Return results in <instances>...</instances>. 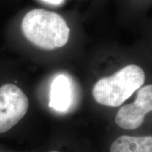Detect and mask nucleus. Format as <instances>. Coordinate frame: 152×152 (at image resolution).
I'll use <instances>...</instances> for the list:
<instances>
[{
    "mask_svg": "<svg viewBox=\"0 0 152 152\" xmlns=\"http://www.w3.org/2000/svg\"><path fill=\"white\" fill-rule=\"evenodd\" d=\"M21 31L30 42L39 48L52 50L68 42L70 28L60 15L44 9H33L22 19Z\"/></svg>",
    "mask_w": 152,
    "mask_h": 152,
    "instance_id": "obj_1",
    "label": "nucleus"
},
{
    "mask_svg": "<svg viewBox=\"0 0 152 152\" xmlns=\"http://www.w3.org/2000/svg\"><path fill=\"white\" fill-rule=\"evenodd\" d=\"M145 81V74L140 66L131 64L113 75L100 79L92 89V95L102 105L118 107L139 90Z\"/></svg>",
    "mask_w": 152,
    "mask_h": 152,
    "instance_id": "obj_2",
    "label": "nucleus"
},
{
    "mask_svg": "<svg viewBox=\"0 0 152 152\" xmlns=\"http://www.w3.org/2000/svg\"><path fill=\"white\" fill-rule=\"evenodd\" d=\"M29 107V99L17 81L0 85V135L7 134L18 125Z\"/></svg>",
    "mask_w": 152,
    "mask_h": 152,
    "instance_id": "obj_3",
    "label": "nucleus"
},
{
    "mask_svg": "<svg viewBox=\"0 0 152 152\" xmlns=\"http://www.w3.org/2000/svg\"><path fill=\"white\" fill-rule=\"evenodd\" d=\"M152 110V85L140 88L136 99L132 104L123 106L115 118V124L125 130H134L144 123L145 115Z\"/></svg>",
    "mask_w": 152,
    "mask_h": 152,
    "instance_id": "obj_4",
    "label": "nucleus"
},
{
    "mask_svg": "<svg viewBox=\"0 0 152 152\" xmlns=\"http://www.w3.org/2000/svg\"><path fill=\"white\" fill-rule=\"evenodd\" d=\"M72 90L69 80L64 75L55 77L51 87L49 107L58 111H66L71 104Z\"/></svg>",
    "mask_w": 152,
    "mask_h": 152,
    "instance_id": "obj_5",
    "label": "nucleus"
},
{
    "mask_svg": "<svg viewBox=\"0 0 152 152\" xmlns=\"http://www.w3.org/2000/svg\"><path fill=\"white\" fill-rule=\"evenodd\" d=\"M110 152H152V137L123 135L112 143Z\"/></svg>",
    "mask_w": 152,
    "mask_h": 152,
    "instance_id": "obj_6",
    "label": "nucleus"
},
{
    "mask_svg": "<svg viewBox=\"0 0 152 152\" xmlns=\"http://www.w3.org/2000/svg\"><path fill=\"white\" fill-rule=\"evenodd\" d=\"M45 2L52 4H59L64 0H43Z\"/></svg>",
    "mask_w": 152,
    "mask_h": 152,
    "instance_id": "obj_7",
    "label": "nucleus"
},
{
    "mask_svg": "<svg viewBox=\"0 0 152 152\" xmlns=\"http://www.w3.org/2000/svg\"><path fill=\"white\" fill-rule=\"evenodd\" d=\"M49 152H58V151H49Z\"/></svg>",
    "mask_w": 152,
    "mask_h": 152,
    "instance_id": "obj_8",
    "label": "nucleus"
}]
</instances>
